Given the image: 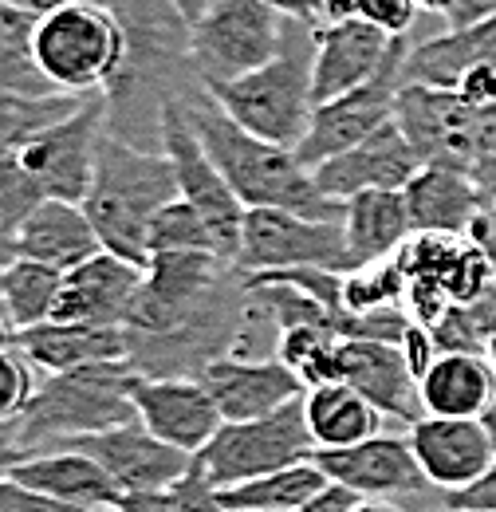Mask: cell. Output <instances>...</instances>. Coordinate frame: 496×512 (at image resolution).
<instances>
[{"label":"cell","mask_w":496,"mask_h":512,"mask_svg":"<svg viewBox=\"0 0 496 512\" xmlns=\"http://www.w3.org/2000/svg\"><path fill=\"white\" fill-rule=\"evenodd\" d=\"M36 20L40 16L0 0V91L8 95H60L36 64Z\"/></svg>","instance_id":"obj_30"},{"label":"cell","mask_w":496,"mask_h":512,"mask_svg":"<svg viewBox=\"0 0 496 512\" xmlns=\"http://www.w3.org/2000/svg\"><path fill=\"white\" fill-rule=\"evenodd\" d=\"M130 402L138 422L182 453H201L225 426L221 406L197 375H130Z\"/></svg>","instance_id":"obj_14"},{"label":"cell","mask_w":496,"mask_h":512,"mask_svg":"<svg viewBox=\"0 0 496 512\" xmlns=\"http://www.w3.org/2000/svg\"><path fill=\"white\" fill-rule=\"evenodd\" d=\"M311 67H315V24L288 20L284 48L268 64L225 87H209V95L256 138L296 150L315 115Z\"/></svg>","instance_id":"obj_4"},{"label":"cell","mask_w":496,"mask_h":512,"mask_svg":"<svg viewBox=\"0 0 496 512\" xmlns=\"http://www.w3.org/2000/svg\"><path fill=\"white\" fill-rule=\"evenodd\" d=\"M170 501H174V512H229L221 505V489L205 477V469L197 465V457H193V465L186 469V477L170 489Z\"/></svg>","instance_id":"obj_38"},{"label":"cell","mask_w":496,"mask_h":512,"mask_svg":"<svg viewBox=\"0 0 496 512\" xmlns=\"http://www.w3.org/2000/svg\"><path fill=\"white\" fill-rule=\"evenodd\" d=\"M311 457H315V438L308 430V410H304V398H292L288 406L264 418L225 422L213 434V442L197 453V465L217 489H229Z\"/></svg>","instance_id":"obj_8"},{"label":"cell","mask_w":496,"mask_h":512,"mask_svg":"<svg viewBox=\"0 0 496 512\" xmlns=\"http://www.w3.org/2000/svg\"><path fill=\"white\" fill-rule=\"evenodd\" d=\"M339 351H343V335L335 327H323V323L284 327L276 335V347H272V355L280 363H288L308 390L323 383H339Z\"/></svg>","instance_id":"obj_33"},{"label":"cell","mask_w":496,"mask_h":512,"mask_svg":"<svg viewBox=\"0 0 496 512\" xmlns=\"http://www.w3.org/2000/svg\"><path fill=\"white\" fill-rule=\"evenodd\" d=\"M485 16H496V0H457L449 24H473V20H485Z\"/></svg>","instance_id":"obj_48"},{"label":"cell","mask_w":496,"mask_h":512,"mask_svg":"<svg viewBox=\"0 0 496 512\" xmlns=\"http://www.w3.org/2000/svg\"><path fill=\"white\" fill-rule=\"evenodd\" d=\"M126 56V28L115 4H63L36 20V64L60 95L103 91Z\"/></svg>","instance_id":"obj_6"},{"label":"cell","mask_w":496,"mask_h":512,"mask_svg":"<svg viewBox=\"0 0 496 512\" xmlns=\"http://www.w3.org/2000/svg\"><path fill=\"white\" fill-rule=\"evenodd\" d=\"M24 457H28V446H24V438H20V418L0 422V481H4Z\"/></svg>","instance_id":"obj_44"},{"label":"cell","mask_w":496,"mask_h":512,"mask_svg":"<svg viewBox=\"0 0 496 512\" xmlns=\"http://www.w3.org/2000/svg\"><path fill=\"white\" fill-rule=\"evenodd\" d=\"M343 233H347V253L351 272L402 253L414 237V217L406 205V190H367L347 197L343 209Z\"/></svg>","instance_id":"obj_27"},{"label":"cell","mask_w":496,"mask_h":512,"mask_svg":"<svg viewBox=\"0 0 496 512\" xmlns=\"http://www.w3.org/2000/svg\"><path fill=\"white\" fill-rule=\"evenodd\" d=\"M469 237H473V241H477V245L489 253V260L496 264V209H493V205H489V209L477 217V225L469 229Z\"/></svg>","instance_id":"obj_47"},{"label":"cell","mask_w":496,"mask_h":512,"mask_svg":"<svg viewBox=\"0 0 496 512\" xmlns=\"http://www.w3.org/2000/svg\"><path fill=\"white\" fill-rule=\"evenodd\" d=\"M418 8H422V16H430V20H445L449 24V16H453V4L457 0H414Z\"/></svg>","instance_id":"obj_50"},{"label":"cell","mask_w":496,"mask_h":512,"mask_svg":"<svg viewBox=\"0 0 496 512\" xmlns=\"http://www.w3.org/2000/svg\"><path fill=\"white\" fill-rule=\"evenodd\" d=\"M445 509L453 512H496V465L469 489L445 493Z\"/></svg>","instance_id":"obj_41"},{"label":"cell","mask_w":496,"mask_h":512,"mask_svg":"<svg viewBox=\"0 0 496 512\" xmlns=\"http://www.w3.org/2000/svg\"><path fill=\"white\" fill-rule=\"evenodd\" d=\"M115 512H174V501H170V489H162V493H123Z\"/></svg>","instance_id":"obj_45"},{"label":"cell","mask_w":496,"mask_h":512,"mask_svg":"<svg viewBox=\"0 0 496 512\" xmlns=\"http://www.w3.org/2000/svg\"><path fill=\"white\" fill-rule=\"evenodd\" d=\"M402 351H406V359H410V367H414L418 379L426 375V367L441 355L434 343V335H430V327H422V323H414V320H410L406 335H402Z\"/></svg>","instance_id":"obj_43"},{"label":"cell","mask_w":496,"mask_h":512,"mask_svg":"<svg viewBox=\"0 0 496 512\" xmlns=\"http://www.w3.org/2000/svg\"><path fill=\"white\" fill-rule=\"evenodd\" d=\"M87 95H44V99H32V95H8L0 91V162L12 158L32 134H40L44 127L67 119Z\"/></svg>","instance_id":"obj_34"},{"label":"cell","mask_w":496,"mask_h":512,"mask_svg":"<svg viewBox=\"0 0 496 512\" xmlns=\"http://www.w3.org/2000/svg\"><path fill=\"white\" fill-rule=\"evenodd\" d=\"M441 512H453V509H441Z\"/></svg>","instance_id":"obj_59"},{"label":"cell","mask_w":496,"mask_h":512,"mask_svg":"<svg viewBox=\"0 0 496 512\" xmlns=\"http://www.w3.org/2000/svg\"><path fill=\"white\" fill-rule=\"evenodd\" d=\"M174 4H178V12L186 16L189 24H193V20H197V16L209 8V0H174Z\"/></svg>","instance_id":"obj_53"},{"label":"cell","mask_w":496,"mask_h":512,"mask_svg":"<svg viewBox=\"0 0 496 512\" xmlns=\"http://www.w3.org/2000/svg\"><path fill=\"white\" fill-rule=\"evenodd\" d=\"M496 67V16L473 24H441L437 32H418L406 56V79L430 87H461L465 75Z\"/></svg>","instance_id":"obj_22"},{"label":"cell","mask_w":496,"mask_h":512,"mask_svg":"<svg viewBox=\"0 0 496 512\" xmlns=\"http://www.w3.org/2000/svg\"><path fill=\"white\" fill-rule=\"evenodd\" d=\"M418 465L441 493H461L477 485L496 465V449L481 418H437L426 414L406 430Z\"/></svg>","instance_id":"obj_20"},{"label":"cell","mask_w":496,"mask_h":512,"mask_svg":"<svg viewBox=\"0 0 496 512\" xmlns=\"http://www.w3.org/2000/svg\"><path fill=\"white\" fill-rule=\"evenodd\" d=\"M288 20L268 0H209L189 24V60L205 87H225L264 67L288 36Z\"/></svg>","instance_id":"obj_7"},{"label":"cell","mask_w":496,"mask_h":512,"mask_svg":"<svg viewBox=\"0 0 496 512\" xmlns=\"http://www.w3.org/2000/svg\"><path fill=\"white\" fill-rule=\"evenodd\" d=\"M186 95H178V99L166 103V115H162V150L170 154V162L178 170L182 197L209 221V229L217 237V249H221V260L237 268L248 209L245 201L233 193V186L225 182V174L217 170V162L209 158L205 142L197 138V130L189 123Z\"/></svg>","instance_id":"obj_10"},{"label":"cell","mask_w":496,"mask_h":512,"mask_svg":"<svg viewBox=\"0 0 496 512\" xmlns=\"http://www.w3.org/2000/svg\"><path fill=\"white\" fill-rule=\"evenodd\" d=\"M418 32L410 36H394V48H390V60L382 64V71L367 79L363 87L331 99V103H319L315 115H311V127L304 134V142L296 146V158L315 170L323 166L327 158L351 150L355 142H363L367 134H374L378 127H386L394 119V103H398V91H402V79H406V56H410V44H414Z\"/></svg>","instance_id":"obj_11"},{"label":"cell","mask_w":496,"mask_h":512,"mask_svg":"<svg viewBox=\"0 0 496 512\" xmlns=\"http://www.w3.org/2000/svg\"><path fill=\"white\" fill-rule=\"evenodd\" d=\"M130 375H134L130 359L87 363L75 371L44 375L28 410L20 414V438L28 453H44L71 438L134 422L138 414L130 402Z\"/></svg>","instance_id":"obj_5"},{"label":"cell","mask_w":496,"mask_h":512,"mask_svg":"<svg viewBox=\"0 0 496 512\" xmlns=\"http://www.w3.org/2000/svg\"><path fill=\"white\" fill-rule=\"evenodd\" d=\"M418 170H422L418 150L410 146V138L402 134V127L390 119L386 127L367 134L351 150L327 158L311 174H315L319 190L327 193V197L347 201V197L367 190H406Z\"/></svg>","instance_id":"obj_17"},{"label":"cell","mask_w":496,"mask_h":512,"mask_svg":"<svg viewBox=\"0 0 496 512\" xmlns=\"http://www.w3.org/2000/svg\"><path fill=\"white\" fill-rule=\"evenodd\" d=\"M107 134V95H87L67 119L32 134L0 162V217L12 229L36 201H83L95 182L99 142Z\"/></svg>","instance_id":"obj_3"},{"label":"cell","mask_w":496,"mask_h":512,"mask_svg":"<svg viewBox=\"0 0 496 512\" xmlns=\"http://www.w3.org/2000/svg\"><path fill=\"white\" fill-rule=\"evenodd\" d=\"M60 288L63 272L52 268V264H44V260L12 256L0 268V296H4V308H8V316L16 323V331H28L36 323L52 320Z\"/></svg>","instance_id":"obj_31"},{"label":"cell","mask_w":496,"mask_h":512,"mask_svg":"<svg viewBox=\"0 0 496 512\" xmlns=\"http://www.w3.org/2000/svg\"><path fill=\"white\" fill-rule=\"evenodd\" d=\"M390 48H394V36L367 24L363 16L343 20V24H319L315 28V67H311L315 107L374 79L382 64L390 60Z\"/></svg>","instance_id":"obj_21"},{"label":"cell","mask_w":496,"mask_h":512,"mask_svg":"<svg viewBox=\"0 0 496 512\" xmlns=\"http://www.w3.org/2000/svg\"><path fill=\"white\" fill-rule=\"evenodd\" d=\"M4 4L24 8V12H32V16H48V12H56L63 4H83V0H4ZM103 4H111V0H103Z\"/></svg>","instance_id":"obj_49"},{"label":"cell","mask_w":496,"mask_h":512,"mask_svg":"<svg viewBox=\"0 0 496 512\" xmlns=\"http://www.w3.org/2000/svg\"><path fill=\"white\" fill-rule=\"evenodd\" d=\"M95 512H115V509H95Z\"/></svg>","instance_id":"obj_58"},{"label":"cell","mask_w":496,"mask_h":512,"mask_svg":"<svg viewBox=\"0 0 496 512\" xmlns=\"http://www.w3.org/2000/svg\"><path fill=\"white\" fill-rule=\"evenodd\" d=\"M331 481L351 485L359 497L367 501H390L406 512H441L445 509V493L426 477V469L418 465L414 446L394 430H382L359 446L347 449H315L311 457Z\"/></svg>","instance_id":"obj_9"},{"label":"cell","mask_w":496,"mask_h":512,"mask_svg":"<svg viewBox=\"0 0 496 512\" xmlns=\"http://www.w3.org/2000/svg\"><path fill=\"white\" fill-rule=\"evenodd\" d=\"M315 449H347L386 430V414L351 383H323L304 394Z\"/></svg>","instance_id":"obj_29"},{"label":"cell","mask_w":496,"mask_h":512,"mask_svg":"<svg viewBox=\"0 0 496 512\" xmlns=\"http://www.w3.org/2000/svg\"><path fill=\"white\" fill-rule=\"evenodd\" d=\"M197 379L221 406L225 422L264 418V414L288 406L292 398L308 394L304 379L288 363H280L276 355H248V351L217 355L213 363L201 367Z\"/></svg>","instance_id":"obj_16"},{"label":"cell","mask_w":496,"mask_h":512,"mask_svg":"<svg viewBox=\"0 0 496 512\" xmlns=\"http://www.w3.org/2000/svg\"><path fill=\"white\" fill-rule=\"evenodd\" d=\"M363 501H367V497H359L351 485L327 477V485H323L319 493H311L308 501L300 505V512H355Z\"/></svg>","instance_id":"obj_42"},{"label":"cell","mask_w":496,"mask_h":512,"mask_svg":"<svg viewBox=\"0 0 496 512\" xmlns=\"http://www.w3.org/2000/svg\"><path fill=\"white\" fill-rule=\"evenodd\" d=\"M56 449H79V453L95 457L107 469V477L119 485V493H162V489H174L186 477L189 465H193V453L166 446L138 418L123 422V426H111V430H99V434L71 438V442H63Z\"/></svg>","instance_id":"obj_15"},{"label":"cell","mask_w":496,"mask_h":512,"mask_svg":"<svg viewBox=\"0 0 496 512\" xmlns=\"http://www.w3.org/2000/svg\"><path fill=\"white\" fill-rule=\"evenodd\" d=\"M422 386V406L426 414L437 418H481L496 394V371L489 355L481 351H441L426 375L418 379Z\"/></svg>","instance_id":"obj_28"},{"label":"cell","mask_w":496,"mask_h":512,"mask_svg":"<svg viewBox=\"0 0 496 512\" xmlns=\"http://www.w3.org/2000/svg\"><path fill=\"white\" fill-rule=\"evenodd\" d=\"M481 426L489 430V438H493V449H496V394L489 398V406L481 410Z\"/></svg>","instance_id":"obj_54"},{"label":"cell","mask_w":496,"mask_h":512,"mask_svg":"<svg viewBox=\"0 0 496 512\" xmlns=\"http://www.w3.org/2000/svg\"><path fill=\"white\" fill-rule=\"evenodd\" d=\"M406 284H410L406 260H402V253H394L386 260H374V264L347 272L343 276V304L355 316L382 312V308H406Z\"/></svg>","instance_id":"obj_35"},{"label":"cell","mask_w":496,"mask_h":512,"mask_svg":"<svg viewBox=\"0 0 496 512\" xmlns=\"http://www.w3.org/2000/svg\"><path fill=\"white\" fill-rule=\"evenodd\" d=\"M16 339H20V331H16V323L12 316L0 308V351H8V347H16Z\"/></svg>","instance_id":"obj_51"},{"label":"cell","mask_w":496,"mask_h":512,"mask_svg":"<svg viewBox=\"0 0 496 512\" xmlns=\"http://www.w3.org/2000/svg\"><path fill=\"white\" fill-rule=\"evenodd\" d=\"M40 379H44V371L20 347L0 351V422L20 418L28 410V402H32Z\"/></svg>","instance_id":"obj_37"},{"label":"cell","mask_w":496,"mask_h":512,"mask_svg":"<svg viewBox=\"0 0 496 512\" xmlns=\"http://www.w3.org/2000/svg\"><path fill=\"white\" fill-rule=\"evenodd\" d=\"M150 253H217V237L209 221L189 205L186 197H174L162 205L150 221Z\"/></svg>","instance_id":"obj_36"},{"label":"cell","mask_w":496,"mask_h":512,"mask_svg":"<svg viewBox=\"0 0 496 512\" xmlns=\"http://www.w3.org/2000/svg\"><path fill=\"white\" fill-rule=\"evenodd\" d=\"M12 245H16V256L44 260L60 272H71L75 264H83L87 256L103 249L83 201H60V197L36 201L12 225Z\"/></svg>","instance_id":"obj_23"},{"label":"cell","mask_w":496,"mask_h":512,"mask_svg":"<svg viewBox=\"0 0 496 512\" xmlns=\"http://www.w3.org/2000/svg\"><path fill=\"white\" fill-rule=\"evenodd\" d=\"M174 197H182V186L166 150L134 146L111 130L103 134L95 158V182L83 197V209L107 253L126 256L146 268L150 221Z\"/></svg>","instance_id":"obj_2"},{"label":"cell","mask_w":496,"mask_h":512,"mask_svg":"<svg viewBox=\"0 0 496 512\" xmlns=\"http://www.w3.org/2000/svg\"><path fill=\"white\" fill-rule=\"evenodd\" d=\"M142 276H146L142 264L99 249L83 264H75L71 272H63V288L52 320L126 327L130 308H134V300L142 292Z\"/></svg>","instance_id":"obj_19"},{"label":"cell","mask_w":496,"mask_h":512,"mask_svg":"<svg viewBox=\"0 0 496 512\" xmlns=\"http://www.w3.org/2000/svg\"><path fill=\"white\" fill-rule=\"evenodd\" d=\"M16 481L56 497V501H67L75 509L95 512V509H115L119 505V485L107 477V469L79 453V449H44V453H28L16 469H12Z\"/></svg>","instance_id":"obj_25"},{"label":"cell","mask_w":496,"mask_h":512,"mask_svg":"<svg viewBox=\"0 0 496 512\" xmlns=\"http://www.w3.org/2000/svg\"><path fill=\"white\" fill-rule=\"evenodd\" d=\"M359 16L374 28H382L386 36H410L418 32L422 8L414 0H359Z\"/></svg>","instance_id":"obj_39"},{"label":"cell","mask_w":496,"mask_h":512,"mask_svg":"<svg viewBox=\"0 0 496 512\" xmlns=\"http://www.w3.org/2000/svg\"><path fill=\"white\" fill-rule=\"evenodd\" d=\"M355 512H406V509H398V505H390V501H363Z\"/></svg>","instance_id":"obj_55"},{"label":"cell","mask_w":496,"mask_h":512,"mask_svg":"<svg viewBox=\"0 0 496 512\" xmlns=\"http://www.w3.org/2000/svg\"><path fill=\"white\" fill-rule=\"evenodd\" d=\"M12 256H16V245H12V229L0 221V268H4Z\"/></svg>","instance_id":"obj_52"},{"label":"cell","mask_w":496,"mask_h":512,"mask_svg":"<svg viewBox=\"0 0 496 512\" xmlns=\"http://www.w3.org/2000/svg\"><path fill=\"white\" fill-rule=\"evenodd\" d=\"M16 347L44 371H75L87 363H111V359H130V339L126 327H103V323H63L48 320L20 331Z\"/></svg>","instance_id":"obj_26"},{"label":"cell","mask_w":496,"mask_h":512,"mask_svg":"<svg viewBox=\"0 0 496 512\" xmlns=\"http://www.w3.org/2000/svg\"><path fill=\"white\" fill-rule=\"evenodd\" d=\"M339 383H351L359 394H367L374 406L386 414V422H398L410 430L426 418L422 386L402 351V343L386 339H343L339 351Z\"/></svg>","instance_id":"obj_18"},{"label":"cell","mask_w":496,"mask_h":512,"mask_svg":"<svg viewBox=\"0 0 496 512\" xmlns=\"http://www.w3.org/2000/svg\"><path fill=\"white\" fill-rule=\"evenodd\" d=\"M272 8H280L284 16L292 20H304V24H315L319 28V12H323V0H268Z\"/></svg>","instance_id":"obj_46"},{"label":"cell","mask_w":496,"mask_h":512,"mask_svg":"<svg viewBox=\"0 0 496 512\" xmlns=\"http://www.w3.org/2000/svg\"><path fill=\"white\" fill-rule=\"evenodd\" d=\"M406 205L414 217V233H449L469 237L477 217L489 209L485 190L449 166H422L406 186Z\"/></svg>","instance_id":"obj_24"},{"label":"cell","mask_w":496,"mask_h":512,"mask_svg":"<svg viewBox=\"0 0 496 512\" xmlns=\"http://www.w3.org/2000/svg\"><path fill=\"white\" fill-rule=\"evenodd\" d=\"M327 485V473L315 461H300V465H284L276 473L252 477L241 485L221 489V505L229 512L237 509H276V512H300V505L311 493H319Z\"/></svg>","instance_id":"obj_32"},{"label":"cell","mask_w":496,"mask_h":512,"mask_svg":"<svg viewBox=\"0 0 496 512\" xmlns=\"http://www.w3.org/2000/svg\"><path fill=\"white\" fill-rule=\"evenodd\" d=\"M394 123L418 150L422 166H449L469 174L473 170V138H477V103L461 91L410 83L402 79Z\"/></svg>","instance_id":"obj_13"},{"label":"cell","mask_w":496,"mask_h":512,"mask_svg":"<svg viewBox=\"0 0 496 512\" xmlns=\"http://www.w3.org/2000/svg\"><path fill=\"white\" fill-rule=\"evenodd\" d=\"M485 355H489V363H493V371H496V331L489 335V347H485Z\"/></svg>","instance_id":"obj_56"},{"label":"cell","mask_w":496,"mask_h":512,"mask_svg":"<svg viewBox=\"0 0 496 512\" xmlns=\"http://www.w3.org/2000/svg\"><path fill=\"white\" fill-rule=\"evenodd\" d=\"M186 111L209 158L217 162L233 193L245 201V209H288L319 221H343L347 201H335L319 190L315 174L296 158L292 146L256 138L252 130L241 127L209 95L205 83H197L186 95Z\"/></svg>","instance_id":"obj_1"},{"label":"cell","mask_w":496,"mask_h":512,"mask_svg":"<svg viewBox=\"0 0 496 512\" xmlns=\"http://www.w3.org/2000/svg\"><path fill=\"white\" fill-rule=\"evenodd\" d=\"M237 268L241 272H280V268L351 272L343 221H319L288 209H248Z\"/></svg>","instance_id":"obj_12"},{"label":"cell","mask_w":496,"mask_h":512,"mask_svg":"<svg viewBox=\"0 0 496 512\" xmlns=\"http://www.w3.org/2000/svg\"><path fill=\"white\" fill-rule=\"evenodd\" d=\"M0 512H83V509H75L67 501H56V497H48V493H40V489H32V485H24V481H16L8 473L0 481Z\"/></svg>","instance_id":"obj_40"},{"label":"cell","mask_w":496,"mask_h":512,"mask_svg":"<svg viewBox=\"0 0 496 512\" xmlns=\"http://www.w3.org/2000/svg\"><path fill=\"white\" fill-rule=\"evenodd\" d=\"M237 512H276V509H237Z\"/></svg>","instance_id":"obj_57"}]
</instances>
